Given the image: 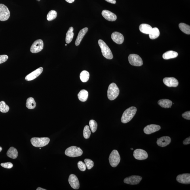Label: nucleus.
Returning a JSON list of instances; mask_svg holds the SVG:
<instances>
[{
  "mask_svg": "<svg viewBox=\"0 0 190 190\" xmlns=\"http://www.w3.org/2000/svg\"><path fill=\"white\" fill-rule=\"evenodd\" d=\"M137 111L136 107L132 106L128 108L122 114L121 120L122 123H128L132 120L135 116Z\"/></svg>",
  "mask_w": 190,
  "mask_h": 190,
  "instance_id": "f257e3e1",
  "label": "nucleus"
},
{
  "mask_svg": "<svg viewBox=\"0 0 190 190\" xmlns=\"http://www.w3.org/2000/svg\"><path fill=\"white\" fill-rule=\"evenodd\" d=\"M119 93V90L117 84L114 83L109 84L107 90V97L109 100H115Z\"/></svg>",
  "mask_w": 190,
  "mask_h": 190,
  "instance_id": "f03ea898",
  "label": "nucleus"
},
{
  "mask_svg": "<svg viewBox=\"0 0 190 190\" xmlns=\"http://www.w3.org/2000/svg\"><path fill=\"white\" fill-rule=\"evenodd\" d=\"M98 44L101 48L103 56L105 58L111 60L113 58V55L111 50L106 44L101 40H99Z\"/></svg>",
  "mask_w": 190,
  "mask_h": 190,
  "instance_id": "7ed1b4c3",
  "label": "nucleus"
},
{
  "mask_svg": "<svg viewBox=\"0 0 190 190\" xmlns=\"http://www.w3.org/2000/svg\"><path fill=\"white\" fill-rule=\"evenodd\" d=\"M50 141V139L48 137H33L31 139V142L33 146L41 147L47 145Z\"/></svg>",
  "mask_w": 190,
  "mask_h": 190,
  "instance_id": "20e7f679",
  "label": "nucleus"
},
{
  "mask_svg": "<svg viewBox=\"0 0 190 190\" xmlns=\"http://www.w3.org/2000/svg\"><path fill=\"white\" fill-rule=\"evenodd\" d=\"M83 151L80 147L71 146L68 148L65 151V155L70 157H77L81 156Z\"/></svg>",
  "mask_w": 190,
  "mask_h": 190,
  "instance_id": "39448f33",
  "label": "nucleus"
},
{
  "mask_svg": "<svg viewBox=\"0 0 190 190\" xmlns=\"http://www.w3.org/2000/svg\"><path fill=\"white\" fill-rule=\"evenodd\" d=\"M110 164L113 167H116L119 163L120 157L117 150H114L110 155L109 157Z\"/></svg>",
  "mask_w": 190,
  "mask_h": 190,
  "instance_id": "423d86ee",
  "label": "nucleus"
},
{
  "mask_svg": "<svg viewBox=\"0 0 190 190\" xmlns=\"http://www.w3.org/2000/svg\"><path fill=\"white\" fill-rule=\"evenodd\" d=\"M129 62L135 66H141L143 64L142 59L138 55L136 54H131L128 57Z\"/></svg>",
  "mask_w": 190,
  "mask_h": 190,
  "instance_id": "0eeeda50",
  "label": "nucleus"
},
{
  "mask_svg": "<svg viewBox=\"0 0 190 190\" xmlns=\"http://www.w3.org/2000/svg\"><path fill=\"white\" fill-rule=\"evenodd\" d=\"M10 16V12L8 8L3 4H0V21H7Z\"/></svg>",
  "mask_w": 190,
  "mask_h": 190,
  "instance_id": "6e6552de",
  "label": "nucleus"
},
{
  "mask_svg": "<svg viewBox=\"0 0 190 190\" xmlns=\"http://www.w3.org/2000/svg\"><path fill=\"white\" fill-rule=\"evenodd\" d=\"M43 42L42 40H36L31 46L30 52L33 53H37L41 51L43 49Z\"/></svg>",
  "mask_w": 190,
  "mask_h": 190,
  "instance_id": "1a4fd4ad",
  "label": "nucleus"
},
{
  "mask_svg": "<svg viewBox=\"0 0 190 190\" xmlns=\"http://www.w3.org/2000/svg\"><path fill=\"white\" fill-rule=\"evenodd\" d=\"M142 179V177L140 176L133 175L125 179L124 182L127 184L136 185L140 183Z\"/></svg>",
  "mask_w": 190,
  "mask_h": 190,
  "instance_id": "9d476101",
  "label": "nucleus"
},
{
  "mask_svg": "<svg viewBox=\"0 0 190 190\" xmlns=\"http://www.w3.org/2000/svg\"><path fill=\"white\" fill-rule=\"evenodd\" d=\"M134 156L135 159L139 160H143L147 159L148 154L147 152L141 149H137L134 152Z\"/></svg>",
  "mask_w": 190,
  "mask_h": 190,
  "instance_id": "9b49d317",
  "label": "nucleus"
},
{
  "mask_svg": "<svg viewBox=\"0 0 190 190\" xmlns=\"http://www.w3.org/2000/svg\"><path fill=\"white\" fill-rule=\"evenodd\" d=\"M68 182L70 185L73 189H78L80 187L79 180L77 176L74 174H71L68 179Z\"/></svg>",
  "mask_w": 190,
  "mask_h": 190,
  "instance_id": "f8f14e48",
  "label": "nucleus"
},
{
  "mask_svg": "<svg viewBox=\"0 0 190 190\" xmlns=\"http://www.w3.org/2000/svg\"><path fill=\"white\" fill-rule=\"evenodd\" d=\"M161 128L159 125L156 124H150L145 127L144 128V132L147 135L151 134L157 131Z\"/></svg>",
  "mask_w": 190,
  "mask_h": 190,
  "instance_id": "ddd939ff",
  "label": "nucleus"
},
{
  "mask_svg": "<svg viewBox=\"0 0 190 190\" xmlns=\"http://www.w3.org/2000/svg\"><path fill=\"white\" fill-rule=\"evenodd\" d=\"M163 82L169 87H176L179 84L178 80L173 77L165 78L163 79Z\"/></svg>",
  "mask_w": 190,
  "mask_h": 190,
  "instance_id": "4468645a",
  "label": "nucleus"
},
{
  "mask_svg": "<svg viewBox=\"0 0 190 190\" xmlns=\"http://www.w3.org/2000/svg\"><path fill=\"white\" fill-rule=\"evenodd\" d=\"M43 71V68L41 67L27 75L25 79L27 81H31L36 79L42 73Z\"/></svg>",
  "mask_w": 190,
  "mask_h": 190,
  "instance_id": "2eb2a0df",
  "label": "nucleus"
},
{
  "mask_svg": "<svg viewBox=\"0 0 190 190\" xmlns=\"http://www.w3.org/2000/svg\"><path fill=\"white\" fill-rule=\"evenodd\" d=\"M113 41L118 44H122L124 41V37L122 33L118 32H114L111 35Z\"/></svg>",
  "mask_w": 190,
  "mask_h": 190,
  "instance_id": "dca6fc26",
  "label": "nucleus"
},
{
  "mask_svg": "<svg viewBox=\"0 0 190 190\" xmlns=\"http://www.w3.org/2000/svg\"><path fill=\"white\" fill-rule=\"evenodd\" d=\"M176 180L179 183L184 184H189L190 183V174H183L178 175Z\"/></svg>",
  "mask_w": 190,
  "mask_h": 190,
  "instance_id": "f3484780",
  "label": "nucleus"
},
{
  "mask_svg": "<svg viewBox=\"0 0 190 190\" xmlns=\"http://www.w3.org/2000/svg\"><path fill=\"white\" fill-rule=\"evenodd\" d=\"M101 14L103 17L107 21H115L117 20V17L116 15L109 10H103Z\"/></svg>",
  "mask_w": 190,
  "mask_h": 190,
  "instance_id": "a211bd4d",
  "label": "nucleus"
},
{
  "mask_svg": "<svg viewBox=\"0 0 190 190\" xmlns=\"http://www.w3.org/2000/svg\"><path fill=\"white\" fill-rule=\"evenodd\" d=\"M171 142V139L169 136H163L159 138H157V144L159 146L162 147H165Z\"/></svg>",
  "mask_w": 190,
  "mask_h": 190,
  "instance_id": "6ab92c4d",
  "label": "nucleus"
},
{
  "mask_svg": "<svg viewBox=\"0 0 190 190\" xmlns=\"http://www.w3.org/2000/svg\"><path fill=\"white\" fill-rule=\"evenodd\" d=\"M88 31V28L87 27L80 30L75 41V44L76 46H78L79 45L84 35L87 33Z\"/></svg>",
  "mask_w": 190,
  "mask_h": 190,
  "instance_id": "aec40b11",
  "label": "nucleus"
},
{
  "mask_svg": "<svg viewBox=\"0 0 190 190\" xmlns=\"http://www.w3.org/2000/svg\"><path fill=\"white\" fill-rule=\"evenodd\" d=\"M178 53L174 51L170 50L165 52L163 55V58L165 60H168L176 58L178 56Z\"/></svg>",
  "mask_w": 190,
  "mask_h": 190,
  "instance_id": "412c9836",
  "label": "nucleus"
},
{
  "mask_svg": "<svg viewBox=\"0 0 190 190\" xmlns=\"http://www.w3.org/2000/svg\"><path fill=\"white\" fill-rule=\"evenodd\" d=\"M158 104L164 108H169L172 106V102L168 99H163L158 101Z\"/></svg>",
  "mask_w": 190,
  "mask_h": 190,
  "instance_id": "4be33fe9",
  "label": "nucleus"
},
{
  "mask_svg": "<svg viewBox=\"0 0 190 190\" xmlns=\"http://www.w3.org/2000/svg\"><path fill=\"white\" fill-rule=\"evenodd\" d=\"M152 28L150 25L147 24H141L139 27V29L141 32L146 34H149Z\"/></svg>",
  "mask_w": 190,
  "mask_h": 190,
  "instance_id": "5701e85b",
  "label": "nucleus"
},
{
  "mask_svg": "<svg viewBox=\"0 0 190 190\" xmlns=\"http://www.w3.org/2000/svg\"><path fill=\"white\" fill-rule=\"evenodd\" d=\"M78 96V98L80 101L85 102L87 100L88 93L87 90H82L80 91Z\"/></svg>",
  "mask_w": 190,
  "mask_h": 190,
  "instance_id": "b1692460",
  "label": "nucleus"
},
{
  "mask_svg": "<svg viewBox=\"0 0 190 190\" xmlns=\"http://www.w3.org/2000/svg\"><path fill=\"white\" fill-rule=\"evenodd\" d=\"M7 155L8 157L16 159L17 157L18 152L17 150L14 147H11L8 150L7 152Z\"/></svg>",
  "mask_w": 190,
  "mask_h": 190,
  "instance_id": "393cba45",
  "label": "nucleus"
},
{
  "mask_svg": "<svg viewBox=\"0 0 190 190\" xmlns=\"http://www.w3.org/2000/svg\"><path fill=\"white\" fill-rule=\"evenodd\" d=\"M73 27H71L67 32L65 37V42L67 44H69L71 42L74 36V33L73 32Z\"/></svg>",
  "mask_w": 190,
  "mask_h": 190,
  "instance_id": "a878e982",
  "label": "nucleus"
},
{
  "mask_svg": "<svg viewBox=\"0 0 190 190\" xmlns=\"http://www.w3.org/2000/svg\"><path fill=\"white\" fill-rule=\"evenodd\" d=\"M160 35L159 29L157 27L152 28L150 33L149 34V37L151 39L154 40L157 39Z\"/></svg>",
  "mask_w": 190,
  "mask_h": 190,
  "instance_id": "bb28decb",
  "label": "nucleus"
},
{
  "mask_svg": "<svg viewBox=\"0 0 190 190\" xmlns=\"http://www.w3.org/2000/svg\"><path fill=\"white\" fill-rule=\"evenodd\" d=\"M179 29L183 33L187 34H190V26L189 25L185 24L184 23H180L179 24Z\"/></svg>",
  "mask_w": 190,
  "mask_h": 190,
  "instance_id": "cd10ccee",
  "label": "nucleus"
},
{
  "mask_svg": "<svg viewBox=\"0 0 190 190\" xmlns=\"http://www.w3.org/2000/svg\"><path fill=\"white\" fill-rule=\"evenodd\" d=\"M36 106V103L34 99L32 97L27 99L26 103V107L29 109H33Z\"/></svg>",
  "mask_w": 190,
  "mask_h": 190,
  "instance_id": "c85d7f7f",
  "label": "nucleus"
},
{
  "mask_svg": "<svg viewBox=\"0 0 190 190\" xmlns=\"http://www.w3.org/2000/svg\"><path fill=\"white\" fill-rule=\"evenodd\" d=\"M80 79L81 81L83 82H87L89 79L90 74L86 71H82L80 74Z\"/></svg>",
  "mask_w": 190,
  "mask_h": 190,
  "instance_id": "c756f323",
  "label": "nucleus"
},
{
  "mask_svg": "<svg viewBox=\"0 0 190 190\" xmlns=\"http://www.w3.org/2000/svg\"><path fill=\"white\" fill-rule=\"evenodd\" d=\"M9 107L4 101L0 102V111L2 113H6L9 111Z\"/></svg>",
  "mask_w": 190,
  "mask_h": 190,
  "instance_id": "7c9ffc66",
  "label": "nucleus"
},
{
  "mask_svg": "<svg viewBox=\"0 0 190 190\" xmlns=\"http://www.w3.org/2000/svg\"><path fill=\"white\" fill-rule=\"evenodd\" d=\"M57 13L54 10H51L48 13L47 16V19L48 21H52L54 20L56 18Z\"/></svg>",
  "mask_w": 190,
  "mask_h": 190,
  "instance_id": "2f4dec72",
  "label": "nucleus"
},
{
  "mask_svg": "<svg viewBox=\"0 0 190 190\" xmlns=\"http://www.w3.org/2000/svg\"><path fill=\"white\" fill-rule=\"evenodd\" d=\"M89 125L92 132L93 133L96 132L98 127V124L97 122L94 120H90L89 122Z\"/></svg>",
  "mask_w": 190,
  "mask_h": 190,
  "instance_id": "473e14b6",
  "label": "nucleus"
},
{
  "mask_svg": "<svg viewBox=\"0 0 190 190\" xmlns=\"http://www.w3.org/2000/svg\"><path fill=\"white\" fill-rule=\"evenodd\" d=\"M91 132L90 130V127L88 125H86L84 129L83 136L84 138L88 139L90 136Z\"/></svg>",
  "mask_w": 190,
  "mask_h": 190,
  "instance_id": "72a5a7b5",
  "label": "nucleus"
},
{
  "mask_svg": "<svg viewBox=\"0 0 190 190\" xmlns=\"http://www.w3.org/2000/svg\"><path fill=\"white\" fill-rule=\"evenodd\" d=\"M84 162L88 169H90L93 167L94 162L92 160L90 159H85L84 160Z\"/></svg>",
  "mask_w": 190,
  "mask_h": 190,
  "instance_id": "f704fd0d",
  "label": "nucleus"
},
{
  "mask_svg": "<svg viewBox=\"0 0 190 190\" xmlns=\"http://www.w3.org/2000/svg\"><path fill=\"white\" fill-rule=\"evenodd\" d=\"M78 167L80 170L84 172L85 171L86 169V166L85 163L81 161H80L78 163Z\"/></svg>",
  "mask_w": 190,
  "mask_h": 190,
  "instance_id": "c9c22d12",
  "label": "nucleus"
},
{
  "mask_svg": "<svg viewBox=\"0 0 190 190\" xmlns=\"http://www.w3.org/2000/svg\"><path fill=\"white\" fill-rule=\"evenodd\" d=\"M1 165L3 167L7 169L11 168L13 166V165L11 162L4 163H1Z\"/></svg>",
  "mask_w": 190,
  "mask_h": 190,
  "instance_id": "e433bc0d",
  "label": "nucleus"
},
{
  "mask_svg": "<svg viewBox=\"0 0 190 190\" xmlns=\"http://www.w3.org/2000/svg\"><path fill=\"white\" fill-rule=\"evenodd\" d=\"M8 56L7 55H0V64L6 62L8 60Z\"/></svg>",
  "mask_w": 190,
  "mask_h": 190,
  "instance_id": "4c0bfd02",
  "label": "nucleus"
},
{
  "mask_svg": "<svg viewBox=\"0 0 190 190\" xmlns=\"http://www.w3.org/2000/svg\"><path fill=\"white\" fill-rule=\"evenodd\" d=\"M182 117L184 119L190 120V111H188L185 112L182 114Z\"/></svg>",
  "mask_w": 190,
  "mask_h": 190,
  "instance_id": "58836bf2",
  "label": "nucleus"
},
{
  "mask_svg": "<svg viewBox=\"0 0 190 190\" xmlns=\"http://www.w3.org/2000/svg\"><path fill=\"white\" fill-rule=\"evenodd\" d=\"M183 144L184 145L189 144H190V137L186 138L185 140L183 141Z\"/></svg>",
  "mask_w": 190,
  "mask_h": 190,
  "instance_id": "ea45409f",
  "label": "nucleus"
},
{
  "mask_svg": "<svg viewBox=\"0 0 190 190\" xmlns=\"http://www.w3.org/2000/svg\"><path fill=\"white\" fill-rule=\"evenodd\" d=\"M105 1L109 3L113 4H115L116 2V0H105Z\"/></svg>",
  "mask_w": 190,
  "mask_h": 190,
  "instance_id": "a19ab883",
  "label": "nucleus"
},
{
  "mask_svg": "<svg viewBox=\"0 0 190 190\" xmlns=\"http://www.w3.org/2000/svg\"><path fill=\"white\" fill-rule=\"evenodd\" d=\"M68 3H73V2L75 0H65Z\"/></svg>",
  "mask_w": 190,
  "mask_h": 190,
  "instance_id": "79ce46f5",
  "label": "nucleus"
},
{
  "mask_svg": "<svg viewBox=\"0 0 190 190\" xmlns=\"http://www.w3.org/2000/svg\"><path fill=\"white\" fill-rule=\"evenodd\" d=\"M36 190H46V189L42 188H41V187H39L37 188Z\"/></svg>",
  "mask_w": 190,
  "mask_h": 190,
  "instance_id": "37998d69",
  "label": "nucleus"
},
{
  "mask_svg": "<svg viewBox=\"0 0 190 190\" xmlns=\"http://www.w3.org/2000/svg\"><path fill=\"white\" fill-rule=\"evenodd\" d=\"M2 147H0V152H1L2 151Z\"/></svg>",
  "mask_w": 190,
  "mask_h": 190,
  "instance_id": "c03bdc74",
  "label": "nucleus"
},
{
  "mask_svg": "<svg viewBox=\"0 0 190 190\" xmlns=\"http://www.w3.org/2000/svg\"><path fill=\"white\" fill-rule=\"evenodd\" d=\"M131 150H134V149H133V148H131Z\"/></svg>",
  "mask_w": 190,
  "mask_h": 190,
  "instance_id": "a18cd8bd",
  "label": "nucleus"
},
{
  "mask_svg": "<svg viewBox=\"0 0 190 190\" xmlns=\"http://www.w3.org/2000/svg\"><path fill=\"white\" fill-rule=\"evenodd\" d=\"M37 1H40V0H37Z\"/></svg>",
  "mask_w": 190,
  "mask_h": 190,
  "instance_id": "49530a36",
  "label": "nucleus"
},
{
  "mask_svg": "<svg viewBox=\"0 0 190 190\" xmlns=\"http://www.w3.org/2000/svg\"><path fill=\"white\" fill-rule=\"evenodd\" d=\"M67 44H65V46H67Z\"/></svg>",
  "mask_w": 190,
  "mask_h": 190,
  "instance_id": "de8ad7c7",
  "label": "nucleus"
}]
</instances>
